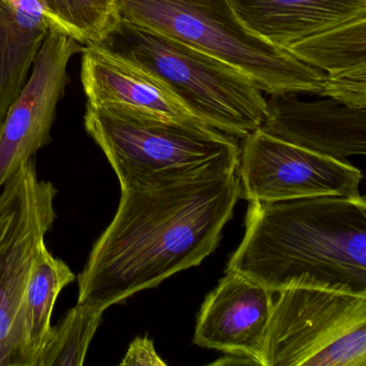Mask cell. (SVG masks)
Segmentation results:
<instances>
[{
  "label": "cell",
  "instance_id": "e0dca14e",
  "mask_svg": "<svg viewBox=\"0 0 366 366\" xmlns=\"http://www.w3.org/2000/svg\"><path fill=\"white\" fill-rule=\"evenodd\" d=\"M50 29L83 46H99L119 26V0H40Z\"/></svg>",
  "mask_w": 366,
  "mask_h": 366
},
{
  "label": "cell",
  "instance_id": "ffe728a7",
  "mask_svg": "<svg viewBox=\"0 0 366 366\" xmlns=\"http://www.w3.org/2000/svg\"><path fill=\"white\" fill-rule=\"evenodd\" d=\"M166 366V362L156 352L153 340L147 336L137 337L129 345L121 366Z\"/></svg>",
  "mask_w": 366,
  "mask_h": 366
},
{
  "label": "cell",
  "instance_id": "ba28073f",
  "mask_svg": "<svg viewBox=\"0 0 366 366\" xmlns=\"http://www.w3.org/2000/svg\"><path fill=\"white\" fill-rule=\"evenodd\" d=\"M239 183L248 202L357 197L363 174L345 160L291 144L261 129L243 138Z\"/></svg>",
  "mask_w": 366,
  "mask_h": 366
},
{
  "label": "cell",
  "instance_id": "4fadbf2b",
  "mask_svg": "<svg viewBox=\"0 0 366 366\" xmlns=\"http://www.w3.org/2000/svg\"><path fill=\"white\" fill-rule=\"evenodd\" d=\"M239 20L282 49L366 16V0H228Z\"/></svg>",
  "mask_w": 366,
  "mask_h": 366
},
{
  "label": "cell",
  "instance_id": "8992f818",
  "mask_svg": "<svg viewBox=\"0 0 366 366\" xmlns=\"http://www.w3.org/2000/svg\"><path fill=\"white\" fill-rule=\"evenodd\" d=\"M277 293L261 366L366 365V295L317 288Z\"/></svg>",
  "mask_w": 366,
  "mask_h": 366
},
{
  "label": "cell",
  "instance_id": "8fae6325",
  "mask_svg": "<svg viewBox=\"0 0 366 366\" xmlns=\"http://www.w3.org/2000/svg\"><path fill=\"white\" fill-rule=\"evenodd\" d=\"M299 95H269L267 115L259 129L334 159L365 155L366 109L350 108L327 97L305 102Z\"/></svg>",
  "mask_w": 366,
  "mask_h": 366
},
{
  "label": "cell",
  "instance_id": "9a60e30c",
  "mask_svg": "<svg viewBox=\"0 0 366 366\" xmlns=\"http://www.w3.org/2000/svg\"><path fill=\"white\" fill-rule=\"evenodd\" d=\"M76 280L61 259L55 258L42 242L31 269L21 307L25 365L36 366L52 335L51 316L59 293Z\"/></svg>",
  "mask_w": 366,
  "mask_h": 366
},
{
  "label": "cell",
  "instance_id": "d6986e66",
  "mask_svg": "<svg viewBox=\"0 0 366 366\" xmlns=\"http://www.w3.org/2000/svg\"><path fill=\"white\" fill-rule=\"evenodd\" d=\"M320 96L350 108L366 109V68L336 76L325 74Z\"/></svg>",
  "mask_w": 366,
  "mask_h": 366
},
{
  "label": "cell",
  "instance_id": "9c48e42d",
  "mask_svg": "<svg viewBox=\"0 0 366 366\" xmlns=\"http://www.w3.org/2000/svg\"><path fill=\"white\" fill-rule=\"evenodd\" d=\"M83 46L50 29L29 81L0 128V187L52 141L57 104L68 84V66Z\"/></svg>",
  "mask_w": 366,
  "mask_h": 366
},
{
  "label": "cell",
  "instance_id": "52a82bcc",
  "mask_svg": "<svg viewBox=\"0 0 366 366\" xmlns=\"http://www.w3.org/2000/svg\"><path fill=\"white\" fill-rule=\"evenodd\" d=\"M0 196V366H26L21 307L40 245L56 219L57 189L25 162Z\"/></svg>",
  "mask_w": 366,
  "mask_h": 366
},
{
  "label": "cell",
  "instance_id": "7a4b0ae2",
  "mask_svg": "<svg viewBox=\"0 0 366 366\" xmlns=\"http://www.w3.org/2000/svg\"><path fill=\"white\" fill-rule=\"evenodd\" d=\"M227 269L273 293L317 288L366 295L365 198L252 201Z\"/></svg>",
  "mask_w": 366,
  "mask_h": 366
},
{
  "label": "cell",
  "instance_id": "7c38bea8",
  "mask_svg": "<svg viewBox=\"0 0 366 366\" xmlns=\"http://www.w3.org/2000/svg\"><path fill=\"white\" fill-rule=\"evenodd\" d=\"M81 53V82L87 104L167 121L202 123L159 79L121 55L102 46H83Z\"/></svg>",
  "mask_w": 366,
  "mask_h": 366
},
{
  "label": "cell",
  "instance_id": "277c9868",
  "mask_svg": "<svg viewBox=\"0 0 366 366\" xmlns=\"http://www.w3.org/2000/svg\"><path fill=\"white\" fill-rule=\"evenodd\" d=\"M99 46L153 74L199 121L234 138L259 129L267 98L243 72L164 34L122 20Z\"/></svg>",
  "mask_w": 366,
  "mask_h": 366
},
{
  "label": "cell",
  "instance_id": "5bb4252c",
  "mask_svg": "<svg viewBox=\"0 0 366 366\" xmlns=\"http://www.w3.org/2000/svg\"><path fill=\"white\" fill-rule=\"evenodd\" d=\"M49 31L40 0H0V128Z\"/></svg>",
  "mask_w": 366,
  "mask_h": 366
},
{
  "label": "cell",
  "instance_id": "2e32d148",
  "mask_svg": "<svg viewBox=\"0 0 366 366\" xmlns=\"http://www.w3.org/2000/svg\"><path fill=\"white\" fill-rule=\"evenodd\" d=\"M287 51L329 76L366 68V16L304 38Z\"/></svg>",
  "mask_w": 366,
  "mask_h": 366
},
{
  "label": "cell",
  "instance_id": "5b68a950",
  "mask_svg": "<svg viewBox=\"0 0 366 366\" xmlns=\"http://www.w3.org/2000/svg\"><path fill=\"white\" fill-rule=\"evenodd\" d=\"M84 126L121 189L156 177L188 174L216 160L239 159L234 137L200 122L179 123L86 104Z\"/></svg>",
  "mask_w": 366,
  "mask_h": 366
},
{
  "label": "cell",
  "instance_id": "30bf717a",
  "mask_svg": "<svg viewBox=\"0 0 366 366\" xmlns=\"http://www.w3.org/2000/svg\"><path fill=\"white\" fill-rule=\"evenodd\" d=\"M273 295L247 276L227 269L201 306L194 344L260 365Z\"/></svg>",
  "mask_w": 366,
  "mask_h": 366
},
{
  "label": "cell",
  "instance_id": "3957f363",
  "mask_svg": "<svg viewBox=\"0 0 366 366\" xmlns=\"http://www.w3.org/2000/svg\"><path fill=\"white\" fill-rule=\"evenodd\" d=\"M119 9L122 20L232 66L267 95L322 92L325 72L250 31L228 0H119Z\"/></svg>",
  "mask_w": 366,
  "mask_h": 366
},
{
  "label": "cell",
  "instance_id": "ac0fdd59",
  "mask_svg": "<svg viewBox=\"0 0 366 366\" xmlns=\"http://www.w3.org/2000/svg\"><path fill=\"white\" fill-rule=\"evenodd\" d=\"M104 312L89 304H76L53 327L36 366L83 365Z\"/></svg>",
  "mask_w": 366,
  "mask_h": 366
},
{
  "label": "cell",
  "instance_id": "6da1fadb",
  "mask_svg": "<svg viewBox=\"0 0 366 366\" xmlns=\"http://www.w3.org/2000/svg\"><path fill=\"white\" fill-rule=\"evenodd\" d=\"M239 159L122 190L119 209L78 277L79 304L108 310L202 263L241 198Z\"/></svg>",
  "mask_w": 366,
  "mask_h": 366
}]
</instances>
